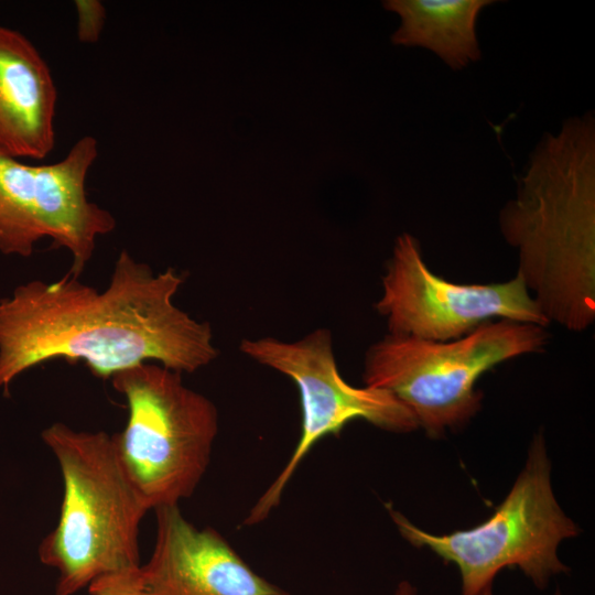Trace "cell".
Segmentation results:
<instances>
[{"mask_svg":"<svg viewBox=\"0 0 595 595\" xmlns=\"http://www.w3.org/2000/svg\"><path fill=\"white\" fill-rule=\"evenodd\" d=\"M87 588L90 595H147L142 586L140 569L102 576L91 582Z\"/></svg>","mask_w":595,"mask_h":595,"instance_id":"14","label":"cell"},{"mask_svg":"<svg viewBox=\"0 0 595 595\" xmlns=\"http://www.w3.org/2000/svg\"><path fill=\"white\" fill-rule=\"evenodd\" d=\"M402 538L454 564L462 595H493L497 575L519 569L542 589L569 567L559 558L564 540L581 533L558 502L551 483V461L542 433L528 448L526 463L505 499L479 524L445 534L425 531L389 508Z\"/></svg>","mask_w":595,"mask_h":595,"instance_id":"4","label":"cell"},{"mask_svg":"<svg viewBox=\"0 0 595 595\" xmlns=\"http://www.w3.org/2000/svg\"><path fill=\"white\" fill-rule=\"evenodd\" d=\"M552 595H562L560 589H556Z\"/></svg>","mask_w":595,"mask_h":595,"instance_id":"16","label":"cell"},{"mask_svg":"<svg viewBox=\"0 0 595 595\" xmlns=\"http://www.w3.org/2000/svg\"><path fill=\"white\" fill-rule=\"evenodd\" d=\"M392 595H416V588L409 581H401Z\"/></svg>","mask_w":595,"mask_h":595,"instance_id":"15","label":"cell"},{"mask_svg":"<svg viewBox=\"0 0 595 595\" xmlns=\"http://www.w3.org/2000/svg\"><path fill=\"white\" fill-rule=\"evenodd\" d=\"M547 327L510 320L487 322L447 342L387 334L366 351L365 386L393 394L433 439L469 422L480 410L478 379L497 365L544 350Z\"/></svg>","mask_w":595,"mask_h":595,"instance_id":"5","label":"cell"},{"mask_svg":"<svg viewBox=\"0 0 595 595\" xmlns=\"http://www.w3.org/2000/svg\"><path fill=\"white\" fill-rule=\"evenodd\" d=\"M518 275L549 323L583 332L595 320V118L547 132L499 212Z\"/></svg>","mask_w":595,"mask_h":595,"instance_id":"2","label":"cell"},{"mask_svg":"<svg viewBox=\"0 0 595 595\" xmlns=\"http://www.w3.org/2000/svg\"><path fill=\"white\" fill-rule=\"evenodd\" d=\"M183 282L122 250L101 292L69 272L18 285L0 299V389L53 359L85 361L101 379L150 360L180 374L208 365L218 355L210 325L173 303Z\"/></svg>","mask_w":595,"mask_h":595,"instance_id":"1","label":"cell"},{"mask_svg":"<svg viewBox=\"0 0 595 595\" xmlns=\"http://www.w3.org/2000/svg\"><path fill=\"white\" fill-rule=\"evenodd\" d=\"M77 11V37L82 43H95L102 32L106 10L97 0L75 1Z\"/></svg>","mask_w":595,"mask_h":595,"instance_id":"13","label":"cell"},{"mask_svg":"<svg viewBox=\"0 0 595 595\" xmlns=\"http://www.w3.org/2000/svg\"><path fill=\"white\" fill-rule=\"evenodd\" d=\"M57 90L32 42L0 25V152L45 159L54 148Z\"/></svg>","mask_w":595,"mask_h":595,"instance_id":"11","label":"cell"},{"mask_svg":"<svg viewBox=\"0 0 595 595\" xmlns=\"http://www.w3.org/2000/svg\"><path fill=\"white\" fill-rule=\"evenodd\" d=\"M383 8L397 13L401 24L392 34L396 45L419 46L459 71L482 57L476 24L493 0H387Z\"/></svg>","mask_w":595,"mask_h":595,"instance_id":"12","label":"cell"},{"mask_svg":"<svg viewBox=\"0 0 595 595\" xmlns=\"http://www.w3.org/2000/svg\"><path fill=\"white\" fill-rule=\"evenodd\" d=\"M240 350L291 378L300 392L302 430L289 461L249 510L244 526L264 521L281 501L283 491L311 448L324 436L338 434L350 421L361 419L393 433L419 429L408 408L386 390L355 387L337 369L329 331L320 328L296 342L272 337L242 339Z\"/></svg>","mask_w":595,"mask_h":595,"instance_id":"7","label":"cell"},{"mask_svg":"<svg viewBox=\"0 0 595 595\" xmlns=\"http://www.w3.org/2000/svg\"><path fill=\"white\" fill-rule=\"evenodd\" d=\"M41 436L63 479L57 524L37 549L40 561L57 571L54 595L139 570V529L151 509L123 468L113 435L55 422Z\"/></svg>","mask_w":595,"mask_h":595,"instance_id":"3","label":"cell"},{"mask_svg":"<svg viewBox=\"0 0 595 595\" xmlns=\"http://www.w3.org/2000/svg\"><path fill=\"white\" fill-rule=\"evenodd\" d=\"M156 534L140 566L147 595H291L256 573L215 529H199L178 505L154 509Z\"/></svg>","mask_w":595,"mask_h":595,"instance_id":"10","label":"cell"},{"mask_svg":"<svg viewBox=\"0 0 595 595\" xmlns=\"http://www.w3.org/2000/svg\"><path fill=\"white\" fill-rule=\"evenodd\" d=\"M97 155L91 136L78 139L53 164H26L0 152V253L30 257L50 238L71 253L68 272L79 278L97 239L116 228L110 212L87 196L86 178Z\"/></svg>","mask_w":595,"mask_h":595,"instance_id":"8","label":"cell"},{"mask_svg":"<svg viewBox=\"0 0 595 595\" xmlns=\"http://www.w3.org/2000/svg\"><path fill=\"white\" fill-rule=\"evenodd\" d=\"M128 419L113 434L118 456L150 509L178 505L205 475L218 434V411L184 385L182 374L142 363L115 374Z\"/></svg>","mask_w":595,"mask_h":595,"instance_id":"6","label":"cell"},{"mask_svg":"<svg viewBox=\"0 0 595 595\" xmlns=\"http://www.w3.org/2000/svg\"><path fill=\"white\" fill-rule=\"evenodd\" d=\"M381 283L375 309L391 335L447 342L496 320L550 325L518 275L488 284L447 281L426 266L408 232L397 237Z\"/></svg>","mask_w":595,"mask_h":595,"instance_id":"9","label":"cell"}]
</instances>
